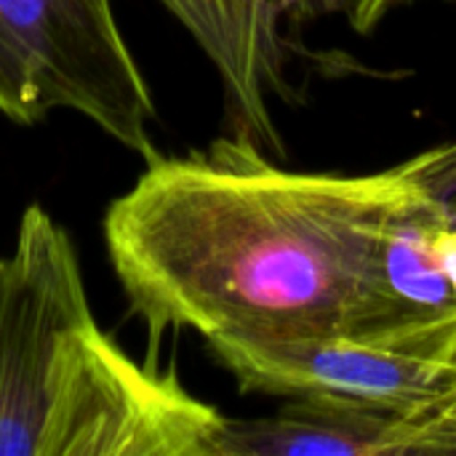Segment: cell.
<instances>
[{
  "label": "cell",
  "mask_w": 456,
  "mask_h": 456,
  "mask_svg": "<svg viewBox=\"0 0 456 456\" xmlns=\"http://www.w3.org/2000/svg\"><path fill=\"white\" fill-rule=\"evenodd\" d=\"M203 48L216 67L227 102L238 118V131L259 144L281 147L267 112V86L248 51L235 0H160Z\"/></svg>",
  "instance_id": "52a82bcc"
},
{
  "label": "cell",
  "mask_w": 456,
  "mask_h": 456,
  "mask_svg": "<svg viewBox=\"0 0 456 456\" xmlns=\"http://www.w3.org/2000/svg\"><path fill=\"white\" fill-rule=\"evenodd\" d=\"M409 454H456V385L425 414L406 419Z\"/></svg>",
  "instance_id": "9c48e42d"
},
{
  "label": "cell",
  "mask_w": 456,
  "mask_h": 456,
  "mask_svg": "<svg viewBox=\"0 0 456 456\" xmlns=\"http://www.w3.org/2000/svg\"><path fill=\"white\" fill-rule=\"evenodd\" d=\"M53 110L86 115L147 163L160 155L152 94L112 0H0V112L29 126Z\"/></svg>",
  "instance_id": "3957f363"
},
{
  "label": "cell",
  "mask_w": 456,
  "mask_h": 456,
  "mask_svg": "<svg viewBox=\"0 0 456 456\" xmlns=\"http://www.w3.org/2000/svg\"><path fill=\"white\" fill-rule=\"evenodd\" d=\"M417 184L406 163L363 176L299 174L248 134L147 163L104 216L115 275L152 342L382 331L379 246Z\"/></svg>",
  "instance_id": "6da1fadb"
},
{
  "label": "cell",
  "mask_w": 456,
  "mask_h": 456,
  "mask_svg": "<svg viewBox=\"0 0 456 456\" xmlns=\"http://www.w3.org/2000/svg\"><path fill=\"white\" fill-rule=\"evenodd\" d=\"M222 419L99 329L69 235L27 206L0 256V456H208Z\"/></svg>",
  "instance_id": "7a4b0ae2"
},
{
  "label": "cell",
  "mask_w": 456,
  "mask_h": 456,
  "mask_svg": "<svg viewBox=\"0 0 456 456\" xmlns=\"http://www.w3.org/2000/svg\"><path fill=\"white\" fill-rule=\"evenodd\" d=\"M398 3H403V0H353V5H350L353 27H355L358 32L374 29V27L385 19V13H387L393 5H398Z\"/></svg>",
  "instance_id": "8fae6325"
},
{
  "label": "cell",
  "mask_w": 456,
  "mask_h": 456,
  "mask_svg": "<svg viewBox=\"0 0 456 456\" xmlns=\"http://www.w3.org/2000/svg\"><path fill=\"white\" fill-rule=\"evenodd\" d=\"M353 0H235L248 51L265 86H278L283 64V21H310L318 16L350 11Z\"/></svg>",
  "instance_id": "ba28073f"
},
{
  "label": "cell",
  "mask_w": 456,
  "mask_h": 456,
  "mask_svg": "<svg viewBox=\"0 0 456 456\" xmlns=\"http://www.w3.org/2000/svg\"><path fill=\"white\" fill-rule=\"evenodd\" d=\"M246 393L321 398L414 419L456 385V361L353 334H262L208 347Z\"/></svg>",
  "instance_id": "277c9868"
},
{
  "label": "cell",
  "mask_w": 456,
  "mask_h": 456,
  "mask_svg": "<svg viewBox=\"0 0 456 456\" xmlns=\"http://www.w3.org/2000/svg\"><path fill=\"white\" fill-rule=\"evenodd\" d=\"M208 456H409V428L369 406L294 398L273 417H224Z\"/></svg>",
  "instance_id": "8992f818"
},
{
  "label": "cell",
  "mask_w": 456,
  "mask_h": 456,
  "mask_svg": "<svg viewBox=\"0 0 456 456\" xmlns=\"http://www.w3.org/2000/svg\"><path fill=\"white\" fill-rule=\"evenodd\" d=\"M406 166L438 198H446L456 190V142H446L422 155H414L406 160Z\"/></svg>",
  "instance_id": "30bf717a"
},
{
  "label": "cell",
  "mask_w": 456,
  "mask_h": 456,
  "mask_svg": "<svg viewBox=\"0 0 456 456\" xmlns=\"http://www.w3.org/2000/svg\"><path fill=\"white\" fill-rule=\"evenodd\" d=\"M446 219V198L419 179L393 208L379 246L377 345L456 361V294L441 251Z\"/></svg>",
  "instance_id": "5b68a950"
},
{
  "label": "cell",
  "mask_w": 456,
  "mask_h": 456,
  "mask_svg": "<svg viewBox=\"0 0 456 456\" xmlns=\"http://www.w3.org/2000/svg\"><path fill=\"white\" fill-rule=\"evenodd\" d=\"M446 203H449V222H452V227L456 230V190H452L446 195Z\"/></svg>",
  "instance_id": "7c38bea8"
}]
</instances>
